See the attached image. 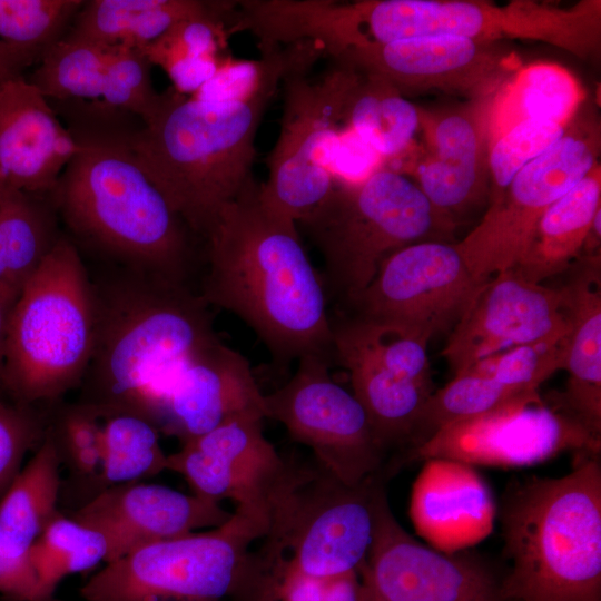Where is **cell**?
I'll return each instance as SVG.
<instances>
[{
	"instance_id": "cell-25",
	"label": "cell",
	"mask_w": 601,
	"mask_h": 601,
	"mask_svg": "<svg viewBox=\"0 0 601 601\" xmlns=\"http://www.w3.org/2000/svg\"><path fill=\"white\" fill-rule=\"evenodd\" d=\"M600 254L580 256L566 270L562 292L569 331L562 370L564 392L555 405L601 439V272Z\"/></svg>"
},
{
	"instance_id": "cell-38",
	"label": "cell",
	"mask_w": 601,
	"mask_h": 601,
	"mask_svg": "<svg viewBox=\"0 0 601 601\" xmlns=\"http://www.w3.org/2000/svg\"><path fill=\"white\" fill-rule=\"evenodd\" d=\"M101 97L116 108L139 116L144 124L157 112L162 95L154 89L151 63L141 49L126 46L105 47Z\"/></svg>"
},
{
	"instance_id": "cell-42",
	"label": "cell",
	"mask_w": 601,
	"mask_h": 601,
	"mask_svg": "<svg viewBox=\"0 0 601 601\" xmlns=\"http://www.w3.org/2000/svg\"><path fill=\"white\" fill-rule=\"evenodd\" d=\"M0 595L4 601H43L29 559L0 554Z\"/></svg>"
},
{
	"instance_id": "cell-39",
	"label": "cell",
	"mask_w": 601,
	"mask_h": 601,
	"mask_svg": "<svg viewBox=\"0 0 601 601\" xmlns=\"http://www.w3.org/2000/svg\"><path fill=\"white\" fill-rule=\"evenodd\" d=\"M568 126L550 120L522 121L489 146V200H495L514 176L546 151L565 132Z\"/></svg>"
},
{
	"instance_id": "cell-27",
	"label": "cell",
	"mask_w": 601,
	"mask_h": 601,
	"mask_svg": "<svg viewBox=\"0 0 601 601\" xmlns=\"http://www.w3.org/2000/svg\"><path fill=\"white\" fill-rule=\"evenodd\" d=\"M233 1L91 0L85 1L68 35L100 46L144 49L184 19L226 14Z\"/></svg>"
},
{
	"instance_id": "cell-17",
	"label": "cell",
	"mask_w": 601,
	"mask_h": 601,
	"mask_svg": "<svg viewBox=\"0 0 601 601\" xmlns=\"http://www.w3.org/2000/svg\"><path fill=\"white\" fill-rule=\"evenodd\" d=\"M377 75L401 93L443 91L473 99L491 96L519 67L493 42L454 36L398 40L347 50L334 58Z\"/></svg>"
},
{
	"instance_id": "cell-14",
	"label": "cell",
	"mask_w": 601,
	"mask_h": 601,
	"mask_svg": "<svg viewBox=\"0 0 601 601\" xmlns=\"http://www.w3.org/2000/svg\"><path fill=\"white\" fill-rule=\"evenodd\" d=\"M600 444L601 439L533 391L440 428L412 449L410 457L521 467L543 463L565 451L600 453Z\"/></svg>"
},
{
	"instance_id": "cell-43",
	"label": "cell",
	"mask_w": 601,
	"mask_h": 601,
	"mask_svg": "<svg viewBox=\"0 0 601 601\" xmlns=\"http://www.w3.org/2000/svg\"><path fill=\"white\" fill-rule=\"evenodd\" d=\"M40 57L38 51L0 40V88L9 79L21 76L22 70Z\"/></svg>"
},
{
	"instance_id": "cell-37",
	"label": "cell",
	"mask_w": 601,
	"mask_h": 601,
	"mask_svg": "<svg viewBox=\"0 0 601 601\" xmlns=\"http://www.w3.org/2000/svg\"><path fill=\"white\" fill-rule=\"evenodd\" d=\"M82 0H0V40L38 51L61 38Z\"/></svg>"
},
{
	"instance_id": "cell-35",
	"label": "cell",
	"mask_w": 601,
	"mask_h": 601,
	"mask_svg": "<svg viewBox=\"0 0 601 601\" xmlns=\"http://www.w3.org/2000/svg\"><path fill=\"white\" fill-rule=\"evenodd\" d=\"M105 46L67 35L48 46L29 82L48 100L101 97Z\"/></svg>"
},
{
	"instance_id": "cell-32",
	"label": "cell",
	"mask_w": 601,
	"mask_h": 601,
	"mask_svg": "<svg viewBox=\"0 0 601 601\" xmlns=\"http://www.w3.org/2000/svg\"><path fill=\"white\" fill-rule=\"evenodd\" d=\"M40 197L6 185L0 191V236L8 283L18 296L61 237L56 230L53 206H46Z\"/></svg>"
},
{
	"instance_id": "cell-10",
	"label": "cell",
	"mask_w": 601,
	"mask_h": 601,
	"mask_svg": "<svg viewBox=\"0 0 601 601\" xmlns=\"http://www.w3.org/2000/svg\"><path fill=\"white\" fill-rule=\"evenodd\" d=\"M307 69L288 72L280 128L266 159L268 177L257 190L265 210L288 224L305 221L335 187L336 147L344 106L358 71L336 62L318 79Z\"/></svg>"
},
{
	"instance_id": "cell-40",
	"label": "cell",
	"mask_w": 601,
	"mask_h": 601,
	"mask_svg": "<svg viewBox=\"0 0 601 601\" xmlns=\"http://www.w3.org/2000/svg\"><path fill=\"white\" fill-rule=\"evenodd\" d=\"M47 431V408L28 406L0 394V497Z\"/></svg>"
},
{
	"instance_id": "cell-7",
	"label": "cell",
	"mask_w": 601,
	"mask_h": 601,
	"mask_svg": "<svg viewBox=\"0 0 601 601\" xmlns=\"http://www.w3.org/2000/svg\"><path fill=\"white\" fill-rule=\"evenodd\" d=\"M265 535L233 512L224 524L157 542L105 563L82 601H269L270 581L252 545Z\"/></svg>"
},
{
	"instance_id": "cell-15",
	"label": "cell",
	"mask_w": 601,
	"mask_h": 601,
	"mask_svg": "<svg viewBox=\"0 0 601 601\" xmlns=\"http://www.w3.org/2000/svg\"><path fill=\"white\" fill-rule=\"evenodd\" d=\"M263 420L235 418L183 443L167 456V470L180 474L199 497L234 502L235 512L267 532L272 509L295 465L266 439Z\"/></svg>"
},
{
	"instance_id": "cell-34",
	"label": "cell",
	"mask_w": 601,
	"mask_h": 601,
	"mask_svg": "<svg viewBox=\"0 0 601 601\" xmlns=\"http://www.w3.org/2000/svg\"><path fill=\"white\" fill-rule=\"evenodd\" d=\"M107 553L101 533L60 511L28 553L42 600L58 601L55 592L65 578L106 562Z\"/></svg>"
},
{
	"instance_id": "cell-18",
	"label": "cell",
	"mask_w": 601,
	"mask_h": 601,
	"mask_svg": "<svg viewBox=\"0 0 601 601\" xmlns=\"http://www.w3.org/2000/svg\"><path fill=\"white\" fill-rule=\"evenodd\" d=\"M569 331L561 289L499 273L450 332L442 356L456 375L489 356L562 338Z\"/></svg>"
},
{
	"instance_id": "cell-5",
	"label": "cell",
	"mask_w": 601,
	"mask_h": 601,
	"mask_svg": "<svg viewBox=\"0 0 601 601\" xmlns=\"http://www.w3.org/2000/svg\"><path fill=\"white\" fill-rule=\"evenodd\" d=\"M577 453L565 475L532 477L505 499L504 601H601V464Z\"/></svg>"
},
{
	"instance_id": "cell-44",
	"label": "cell",
	"mask_w": 601,
	"mask_h": 601,
	"mask_svg": "<svg viewBox=\"0 0 601 601\" xmlns=\"http://www.w3.org/2000/svg\"><path fill=\"white\" fill-rule=\"evenodd\" d=\"M18 295L8 288L0 287V394H3V365L9 316Z\"/></svg>"
},
{
	"instance_id": "cell-24",
	"label": "cell",
	"mask_w": 601,
	"mask_h": 601,
	"mask_svg": "<svg viewBox=\"0 0 601 601\" xmlns=\"http://www.w3.org/2000/svg\"><path fill=\"white\" fill-rule=\"evenodd\" d=\"M332 357L348 373L382 451L411 442L433 387L412 380L401 363L378 353L345 317L332 319Z\"/></svg>"
},
{
	"instance_id": "cell-9",
	"label": "cell",
	"mask_w": 601,
	"mask_h": 601,
	"mask_svg": "<svg viewBox=\"0 0 601 601\" xmlns=\"http://www.w3.org/2000/svg\"><path fill=\"white\" fill-rule=\"evenodd\" d=\"M380 476L348 486L323 470L296 466L276 500L257 550L277 574L328 577L359 572L375 526Z\"/></svg>"
},
{
	"instance_id": "cell-28",
	"label": "cell",
	"mask_w": 601,
	"mask_h": 601,
	"mask_svg": "<svg viewBox=\"0 0 601 601\" xmlns=\"http://www.w3.org/2000/svg\"><path fill=\"white\" fill-rule=\"evenodd\" d=\"M583 100L579 81L564 67L552 62L520 66L489 98V146L522 121L539 119L568 126Z\"/></svg>"
},
{
	"instance_id": "cell-26",
	"label": "cell",
	"mask_w": 601,
	"mask_h": 601,
	"mask_svg": "<svg viewBox=\"0 0 601 601\" xmlns=\"http://www.w3.org/2000/svg\"><path fill=\"white\" fill-rule=\"evenodd\" d=\"M600 208L601 174L598 165L548 207L522 256L510 270L532 283H542L566 272L582 255L592 220Z\"/></svg>"
},
{
	"instance_id": "cell-6",
	"label": "cell",
	"mask_w": 601,
	"mask_h": 601,
	"mask_svg": "<svg viewBox=\"0 0 601 601\" xmlns=\"http://www.w3.org/2000/svg\"><path fill=\"white\" fill-rule=\"evenodd\" d=\"M93 302L85 258L61 236L26 282L11 309L3 393L28 406H48L78 388L93 345Z\"/></svg>"
},
{
	"instance_id": "cell-45",
	"label": "cell",
	"mask_w": 601,
	"mask_h": 601,
	"mask_svg": "<svg viewBox=\"0 0 601 601\" xmlns=\"http://www.w3.org/2000/svg\"><path fill=\"white\" fill-rule=\"evenodd\" d=\"M0 287L8 288V289L12 290L11 287L9 286V283H8L7 262H6V255H4V249H3L1 236H0Z\"/></svg>"
},
{
	"instance_id": "cell-11",
	"label": "cell",
	"mask_w": 601,
	"mask_h": 601,
	"mask_svg": "<svg viewBox=\"0 0 601 601\" xmlns=\"http://www.w3.org/2000/svg\"><path fill=\"white\" fill-rule=\"evenodd\" d=\"M579 111L564 135L524 166L486 206L481 221L456 243L476 278L487 280L512 269L548 207L598 166V130L582 121Z\"/></svg>"
},
{
	"instance_id": "cell-8",
	"label": "cell",
	"mask_w": 601,
	"mask_h": 601,
	"mask_svg": "<svg viewBox=\"0 0 601 601\" xmlns=\"http://www.w3.org/2000/svg\"><path fill=\"white\" fill-rule=\"evenodd\" d=\"M319 249L326 284L345 304L361 294L382 262L420 242H450L455 224L416 183L387 166L358 183L336 184L302 223Z\"/></svg>"
},
{
	"instance_id": "cell-36",
	"label": "cell",
	"mask_w": 601,
	"mask_h": 601,
	"mask_svg": "<svg viewBox=\"0 0 601 601\" xmlns=\"http://www.w3.org/2000/svg\"><path fill=\"white\" fill-rule=\"evenodd\" d=\"M47 432L57 449L61 466L87 494L102 463V417L76 401L46 406Z\"/></svg>"
},
{
	"instance_id": "cell-29",
	"label": "cell",
	"mask_w": 601,
	"mask_h": 601,
	"mask_svg": "<svg viewBox=\"0 0 601 601\" xmlns=\"http://www.w3.org/2000/svg\"><path fill=\"white\" fill-rule=\"evenodd\" d=\"M60 459L46 435L0 497V554L28 559L32 544L60 512Z\"/></svg>"
},
{
	"instance_id": "cell-12",
	"label": "cell",
	"mask_w": 601,
	"mask_h": 601,
	"mask_svg": "<svg viewBox=\"0 0 601 601\" xmlns=\"http://www.w3.org/2000/svg\"><path fill=\"white\" fill-rule=\"evenodd\" d=\"M331 357H300L292 377L265 394L266 417L309 447L316 463L341 483L356 486L377 476L384 452L353 392L329 373Z\"/></svg>"
},
{
	"instance_id": "cell-21",
	"label": "cell",
	"mask_w": 601,
	"mask_h": 601,
	"mask_svg": "<svg viewBox=\"0 0 601 601\" xmlns=\"http://www.w3.org/2000/svg\"><path fill=\"white\" fill-rule=\"evenodd\" d=\"M489 98L431 118L428 148L412 161V179L432 206L455 225L477 207L487 206Z\"/></svg>"
},
{
	"instance_id": "cell-2",
	"label": "cell",
	"mask_w": 601,
	"mask_h": 601,
	"mask_svg": "<svg viewBox=\"0 0 601 601\" xmlns=\"http://www.w3.org/2000/svg\"><path fill=\"white\" fill-rule=\"evenodd\" d=\"M88 272L93 345L77 401L102 418L129 414L156 426L178 370L218 337L213 307L193 284L106 263Z\"/></svg>"
},
{
	"instance_id": "cell-46",
	"label": "cell",
	"mask_w": 601,
	"mask_h": 601,
	"mask_svg": "<svg viewBox=\"0 0 601 601\" xmlns=\"http://www.w3.org/2000/svg\"><path fill=\"white\" fill-rule=\"evenodd\" d=\"M3 187H4V183H3L2 178L0 177V191L2 190Z\"/></svg>"
},
{
	"instance_id": "cell-3",
	"label": "cell",
	"mask_w": 601,
	"mask_h": 601,
	"mask_svg": "<svg viewBox=\"0 0 601 601\" xmlns=\"http://www.w3.org/2000/svg\"><path fill=\"white\" fill-rule=\"evenodd\" d=\"M78 149L51 191L55 210L100 263L193 284L194 235L122 136H75Z\"/></svg>"
},
{
	"instance_id": "cell-30",
	"label": "cell",
	"mask_w": 601,
	"mask_h": 601,
	"mask_svg": "<svg viewBox=\"0 0 601 601\" xmlns=\"http://www.w3.org/2000/svg\"><path fill=\"white\" fill-rule=\"evenodd\" d=\"M357 71L343 124L383 160L398 159L410 151L422 128L423 111L384 78Z\"/></svg>"
},
{
	"instance_id": "cell-4",
	"label": "cell",
	"mask_w": 601,
	"mask_h": 601,
	"mask_svg": "<svg viewBox=\"0 0 601 601\" xmlns=\"http://www.w3.org/2000/svg\"><path fill=\"white\" fill-rule=\"evenodd\" d=\"M285 77L247 97L162 93L155 116L128 137L138 161L189 230L204 237L218 210L254 183L255 137Z\"/></svg>"
},
{
	"instance_id": "cell-20",
	"label": "cell",
	"mask_w": 601,
	"mask_h": 601,
	"mask_svg": "<svg viewBox=\"0 0 601 601\" xmlns=\"http://www.w3.org/2000/svg\"><path fill=\"white\" fill-rule=\"evenodd\" d=\"M264 395L249 362L217 337L178 370L156 427L183 444L235 418H266Z\"/></svg>"
},
{
	"instance_id": "cell-23",
	"label": "cell",
	"mask_w": 601,
	"mask_h": 601,
	"mask_svg": "<svg viewBox=\"0 0 601 601\" xmlns=\"http://www.w3.org/2000/svg\"><path fill=\"white\" fill-rule=\"evenodd\" d=\"M415 479L410 518L416 533L440 552L453 554L484 540L496 515L490 487L472 465L428 459Z\"/></svg>"
},
{
	"instance_id": "cell-41",
	"label": "cell",
	"mask_w": 601,
	"mask_h": 601,
	"mask_svg": "<svg viewBox=\"0 0 601 601\" xmlns=\"http://www.w3.org/2000/svg\"><path fill=\"white\" fill-rule=\"evenodd\" d=\"M275 601H361V579L356 571L315 577L283 570L276 577Z\"/></svg>"
},
{
	"instance_id": "cell-22",
	"label": "cell",
	"mask_w": 601,
	"mask_h": 601,
	"mask_svg": "<svg viewBox=\"0 0 601 601\" xmlns=\"http://www.w3.org/2000/svg\"><path fill=\"white\" fill-rule=\"evenodd\" d=\"M48 99L17 76L0 88V177L28 194H51L78 149Z\"/></svg>"
},
{
	"instance_id": "cell-1",
	"label": "cell",
	"mask_w": 601,
	"mask_h": 601,
	"mask_svg": "<svg viewBox=\"0 0 601 601\" xmlns=\"http://www.w3.org/2000/svg\"><path fill=\"white\" fill-rule=\"evenodd\" d=\"M253 184L225 204L207 228L197 290L228 311L286 366L312 354L332 357V318L321 275L299 242L297 226L263 208Z\"/></svg>"
},
{
	"instance_id": "cell-16",
	"label": "cell",
	"mask_w": 601,
	"mask_h": 601,
	"mask_svg": "<svg viewBox=\"0 0 601 601\" xmlns=\"http://www.w3.org/2000/svg\"><path fill=\"white\" fill-rule=\"evenodd\" d=\"M361 601H504L480 562L428 548L395 519L383 486L373 541L359 570Z\"/></svg>"
},
{
	"instance_id": "cell-19",
	"label": "cell",
	"mask_w": 601,
	"mask_h": 601,
	"mask_svg": "<svg viewBox=\"0 0 601 601\" xmlns=\"http://www.w3.org/2000/svg\"><path fill=\"white\" fill-rule=\"evenodd\" d=\"M231 514L195 494L132 482L97 493L69 515L102 534L107 563L149 544L217 528Z\"/></svg>"
},
{
	"instance_id": "cell-13",
	"label": "cell",
	"mask_w": 601,
	"mask_h": 601,
	"mask_svg": "<svg viewBox=\"0 0 601 601\" xmlns=\"http://www.w3.org/2000/svg\"><path fill=\"white\" fill-rule=\"evenodd\" d=\"M487 280L470 272L456 244L420 242L387 256L347 305L351 315L428 343L435 335L450 334Z\"/></svg>"
},
{
	"instance_id": "cell-33",
	"label": "cell",
	"mask_w": 601,
	"mask_h": 601,
	"mask_svg": "<svg viewBox=\"0 0 601 601\" xmlns=\"http://www.w3.org/2000/svg\"><path fill=\"white\" fill-rule=\"evenodd\" d=\"M167 456L159 430L146 418L129 414L104 417L102 463L86 501L108 487L157 475L167 470Z\"/></svg>"
},
{
	"instance_id": "cell-31",
	"label": "cell",
	"mask_w": 601,
	"mask_h": 601,
	"mask_svg": "<svg viewBox=\"0 0 601 601\" xmlns=\"http://www.w3.org/2000/svg\"><path fill=\"white\" fill-rule=\"evenodd\" d=\"M233 10L234 7L226 14L178 21L141 50L151 65L165 70L177 92L194 95L215 76L226 60L223 51L231 33L229 20Z\"/></svg>"
}]
</instances>
